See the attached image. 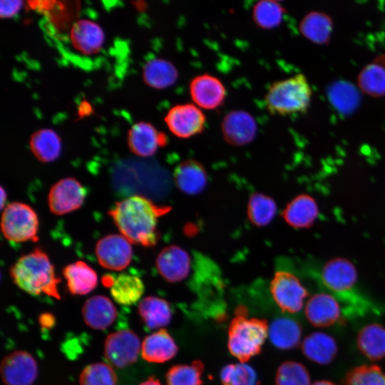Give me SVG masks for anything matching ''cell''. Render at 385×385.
<instances>
[{
	"label": "cell",
	"mask_w": 385,
	"mask_h": 385,
	"mask_svg": "<svg viewBox=\"0 0 385 385\" xmlns=\"http://www.w3.org/2000/svg\"><path fill=\"white\" fill-rule=\"evenodd\" d=\"M282 215L284 221L293 228H308L317 218L319 208L312 197L300 194L287 203Z\"/></svg>",
	"instance_id": "obj_20"
},
{
	"label": "cell",
	"mask_w": 385,
	"mask_h": 385,
	"mask_svg": "<svg viewBox=\"0 0 385 385\" xmlns=\"http://www.w3.org/2000/svg\"><path fill=\"white\" fill-rule=\"evenodd\" d=\"M314 279L323 289L351 310L363 312L368 305L357 288V273L354 265L345 258H334L319 270H314Z\"/></svg>",
	"instance_id": "obj_3"
},
{
	"label": "cell",
	"mask_w": 385,
	"mask_h": 385,
	"mask_svg": "<svg viewBox=\"0 0 385 385\" xmlns=\"http://www.w3.org/2000/svg\"><path fill=\"white\" fill-rule=\"evenodd\" d=\"M189 93L195 105L206 110H214L220 107L227 96L223 83L209 73L194 77L189 83Z\"/></svg>",
	"instance_id": "obj_13"
},
{
	"label": "cell",
	"mask_w": 385,
	"mask_h": 385,
	"mask_svg": "<svg viewBox=\"0 0 385 385\" xmlns=\"http://www.w3.org/2000/svg\"><path fill=\"white\" fill-rule=\"evenodd\" d=\"M138 313L144 324L150 329H163L172 319V308L165 299L148 296L140 299Z\"/></svg>",
	"instance_id": "obj_26"
},
{
	"label": "cell",
	"mask_w": 385,
	"mask_h": 385,
	"mask_svg": "<svg viewBox=\"0 0 385 385\" xmlns=\"http://www.w3.org/2000/svg\"><path fill=\"white\" fill-rule=\"evenodd\" d=\"M82 314L86 325L93 329L103 330L114 322L117 309L109 298L103 295H95L85 302Z\"/></svg>",
	"instance_id": "obj_22"
},
{
	"label": "cell",
	"mask_w": 385,
	"mask_h": 385,
	"mask_svg": "<svg viewBox=\"0 0 385 385\" xmlns=\"http://www.w3.org/2000/svg\"><path fill=\"white\" fill-rule=\"evenodd\" d=\"M327 93L331 103L344 114L352 112L359 103V93L357 89L346 81L333 83Z\"/></svg>",
	"instance_id": "obj_33"
},
{
	"label": "cell",
	"mask_w": 385,
	"mask_h": 385,
	"mask_svg": "<svg viewBox=\"0 0 385 385\" xmlns=\"http://www.w3.org/2000/svg\"><path fill=\"white\" fill-rule=\"evenodd\" d=\"M140 350L138 335L132 330L123 329L110 334L105 340L104 356L116 368H124L135 363Z\"/></svg>",
	"instance_id": "obj_9"
},
{
	"label": "cell",
	"mask_w": 385,
	"mask_h": 385,
	"mask_svg": "<svg viewBox=\"0 0 385 385\" xmlns=\"http://www.w3.org/2000/svg\"><path fill=\"white\" fill-rule=\"evenodd\" d=\"M302 351L308 359L325 365L336 356L337 346L332 337L324 332H315L303 339Z\"/></svg>",
	"instance_id": "obj_24"
},
{
	"label": "cell",
	"mask_w": 385,
	"mask_h": 385,
	"mask_svg": "<svg viewBox=\"0 0 385 385\" xmlns=\"http://www.w3.org/2000/svg\"><path fill=\"white\" fill-rule=\"evenodd\" d=\"M277 204L270 196L255 192L250 196L247 215L250 222L257 227H265L270 224L277 213Z\"/></svg>",
	"instance_id": "obj_32"
},
{
	"label": "cell",
	"mask_w": 385,
	"mask_h": 385,
	"mask_svg": "<svg viewBox=\"0 0 385 385\" xmlns=\"http://www.w3.org/2000/svg\"><path fill=\"white\" fill-rule=\"evenodd\" d=\"M70 41L76 50L86 55L98 52L105 41L101 27L88 19L76 21L70 30Z\"/></svg>",
	"instance_id": "obj_18"
},
{
	"label": "cell",
	"mask_w": 385,
	"mask_h": 385,
	"mask_svg": "<svg viewBox=\"0 0 385 385\" xmlns=\"http://www.w3.org/2000/svg\"><path fill=\"white\" fill-rule=\"evenodd\" d=\"M284 14L285 9L275 1H260L252 8L253 21L262 29H270L278 26Z\"/></svg>",
	"instance_id": "obj_36"
},
{
	"label": "cell",
	"mask_w": 385,
	"mask_h": 385,
	"mask_svg": "<svg viewBox=\"0 0 385 385\" xmlns=\"http://www.w3.org/2000/svg\"><path fill=\"white\" fill-rule=\"evenodd\" d=\"M169 130L180 138H189L202 133L206 117L202 109L194 103H183L173 106L165 116Z\"/></svg>",
	"instance_id": "obj_8"
},
{
	"label": "cell",
	"mask_w": 385,
	"mask_h": 385,
	"mask_svg": "<svg viewBox=\"0 0 385 385\" xmlns=\"http://www.w3.org/2000/svg\"><path fill=\"white\" fill-rule=\"evenodd\" d=\"M307 320L314 327H327L342 321L341 302L332 294L322 291L310 297L304 306Z\"/></svg>",
	"instance_id": "obj_14"
},
{
	"label": "cell",
	"mask_w": 385,
	"mask_h": 385,
	"mask_svg": "<svg viewBox=\"0 0 385 385\" xmlns=\"http://www.w3.org/2000/svg\"><path fill=\"white\" fill-rule=\"evenodd\" d=\"M222 385H258L255 370L246 363L230 364L222 367L220 373Z\"/></svg>",
	"instance_id": "obj_37"
},
{
	"label": "cell",
	"mask_w": 385,
	"mask_h": 385,
	"mask_svg": "<svg viewBox=\"0 0 385 385\" xmlns=\"http://www.w3.org/2000/svg\"><path fill=\"white\" fill-rule=\"evenodd\" d=\"M312 97L311 86L302 73L272 83L265 95L267 111L273 115L304 113Z\"/></svg>",
	"instance_id": "obj_4"
},
{
	"label": "cell",
	"mask_w": 385,
	"mask_h": 385,
	"mask_svg": "<svg viewBox=\"0 0 385 385\" xmlns=\"http://www.w3.org/2000/svg\"><path fill=\"white\" fill-rule=\"evenodd\" d=\"M178 347L173 337L164 329H160L143 341L141 355L143 359L151 363H163L173 359Z\"/></svg>",
	"instance_id": "obj_21"
},
{
	"label": "cell",
	"mask_w": 385,
	"mask_h": 385,
	"mask_svg": "<svg viewBox=\"0 0 385 385\" xmlns=\"http://www.w3.org/2000/svg\"><path fill=\"white\" fill-rule=\"evenodd\" d=\"M0 373L6 385H32L38 376V366L29 353L15 351L3 359Z\"/></svg>",
	"instance_id": "obj_12"
},
{
	"label": "cell",
	"mask_w": 385,
	"mask_h": 385,
	"mask_svg": "<svg viewBox=\"0 0 385 385\" xmlns=\"http://www.w3.org/2000/svg\"><path fill=\"white\" fill-rule=\"evenodd\" d=\"M63 275L72 294H87L98 284L97 273L83 261L79 260L66 265L63 270Z\"/></svg>",
	"instance_id": "obj_23"
},
{
	"label": "cell",
	"mask_w": 385,
	"mask_h": 385,
	"mask_svg": "<svg viewBox=\"0 0 385 385\" xmlns=\"http://www.w3.org/2000/svg\"><path fill=\"white\" fill-rule=\"evenodd\" d=\"M21 1H1L0 16L1 18H10L16 15L21 9Z\"/></svg>",
	"instance_id": "obj_41"
},
{
	"label": "cell",
	"mask_w": 385,
	"mask_h": 385,
	"mask_svg": "<svg viewBox=\"0 0 385 385\" xmlns=\"http://www.w3.org/2000/svg\"><path fill=\"white\" fill-rule=\"evenodd\" d=\"M1 231L9 240L15 242L37 241L38 219L34 210L24 202L8 204L3 210Z\"/></svg>",
	"instance_id": "obj_6"
},
{
	"label": "cell",
	"mask_w": 385,
	"mask_h": 385,
	"mask_svg": "<svg viewBox=\"0 0 385 385\" xmlns=\"http://www.w3.org/2000/svg\"><path fill=\"white\" fill-rule=\"evenodd\" d=\"M95 252L99 264L113 271L126 268L133 257L131 243L118 234H110L101 238L96 243Z\"/></svg>",
	"instance_id": "obj_11"
},
{
	"label": "cell",
	"mask_w": 385,
	"mask_h": 385,
	"mask_svg": "<svg viewBox=\"0 0 385 385\" xmlns=\"http://www.w3.org/2000/svg\"><path fill=\"white\" fill-rule=\"evenodd\" d=\"M29 147L33 155L40 162L50 163L60 156L61 140L52 129L42 128L31 135Z\"/></svg>",
	"instance_id": "obj_28"
},
{
	"label": "cell",
	"mask_w": 385,
	"mask_h": 385,
	"mask_svg": "<svg viewBox=\"0 0 385 385\" xmlns=\"http://www.w3.org/2000/svg\"><path fill=\"white\" fill-rule=\"evenodd\" d=\"M39 322L41 327L44 328H51L55 323L53 316L50 313H43L39 317Z\"/></svg>",
	"instance_id": "obj_42"
},
{
	"label": "cell",
	"mask_w": 385,
	"mask_h": 385,
	"mask_svg": "<svg viewBox=\"0 0 385 385\" xmlns=\"http://www.w3.org/2000/svg\"><path fill=\"white\" fill-rule=\"evenodd\" d=\"M155 266L158 273L166 281L178 282L188 276L191 259L188 252L181 247L169 245L158 255Z\"/></svg>",
	"instance_id": "obj_15"
},
{
	"label": "cell",
	"mask_w": 385,
	"mask_h": 385,
	"mask_svg": "<svg viewBox=\"0 0 385 385\" xmlns=\"http://www.w3.org/2000/svg\"><path fill=\"white\" fill-rule=\"evenodd\" d=\"M346 385H385V373L376 365H361L349 371Z\"/></svg>",
	"instance_id": "obj_40"
},
{
	"label": "cell",
	"mask_w": 385,
	"mask_h": 385,
	"mask_svg": "<svg viewBox=\"0 0 385 385\" xmlns=\"http://www.w3.org/2000/svg\"><path fill=\"white\" fill-rule=\"evenodd\" d=\"M111 294L115 302L122 305H131L140 300L145 287L138 276L121 273L114 279L110 287Z\"/></svg>",
	"instance_id": "obj_31"
},
{
	"label": "cell",
	"mask_w": 385,
	"mask_h": 385,
	"mask_svg": "<svg viewBox=\"0 0 385 385\" xmlns=\"http://www.w3.org/2000/svg\"><path fill=\"white\" fill-rule=\"evenodd\" d=\"M117 376L113 368L103 362L86 366L80 374V385H117Z\"/></svg>",
	"instance_id": "obj_39"
},
{
	"label": "cell",
	"mask_w": 385,
	"mask_h": 385,
	"mask_svg": "<svg viewBox=\"0 0 385 385\" xmlns=\"http://www.w3.org/2000/svg\"><path fill=\"white\" fill-rule=\"evenodd\" d=\"M356 343L359 351L372 361L385 356V328L376 323L364 326L359 332Z\"/></svg>",
	"instance_id": "obj_30"
},
{
	"label": "cell",
	"mask_w": 385,
	"mask_h": 385,
	"mask_svg": "<svg viewBox=\"0 0 385 385\" xmlns=\"http://www.w3.org/2000/svg\"><path fill=\"white\" fill-rule=\"evenodd\" d=\"M86 190L74 178H65L56 182L50 189L48 204L51 212L62 215L79 209L83 204Z\"/></svg>",
	"instance_id": "obj_10"
},
{
	"label": "cell",
	"mask_w": 385,
	"mask_h": 385,
	"mask_svg": "<svg viewBox=\"0 0 385 385\" xmlns=\"http://www.w3.org/2000/svg\"><path fill=\"white\" fill-rule=\"evenodd\" d=\"M276 385H312L309 371L297 361H284L278 367L275 375Z\"/></svg>",
	"instance_id": "obj_38"
},
{
	"label": "cell",
	"mask_w": 385,
	"mask_h": 385,
	"mask_svg": "<svg viewBox=\"0 0 385 385\" xmlns=\"http://www.w3.org/2000/svg\"><path fill=\"white\" fill-rule=\"evenodd\" d=\"M139 385H162L158 379L153 376L148 378L145 381L140 384Z\"/></svg>",
	"instance_id": "obj_43"
},
{
	"label": "cell",
	"mask_w": 385,
	"mask_h": 385,
	"mask_svg": "<svg viewBox=\"0 0 385 385\" xmlns=\"http://www.w3.org/2000/svg\"><path fill=\"white\" fill-rule=\"evenodd\" d=\"M221 128L226 142L241 146L253 140L257 134V125L249 113L236 110L227 113L222 120Z\"/></svg>",
	"instance_id": "obj_16"
},
{
	"label": "cell",
	"mask_w": 385,
	"mask_h": 385,
	"mask_svg": "<svg viewBox=\"0 0 385 385\" xmlns=\"http://www.w3.org/2000/svg\"><path fill=\"white\" fill-rule=\"evenodd\" d=\"M9 273L15 284L29 294L61 298L58 289L61 279L56 276L52 262L41 248L19 258Z\"/></svg>",
	"instance_id": "obj_2"
},
{
	"label": "cell",
	"mask_w": 385,
	"mask_h": 385,
	"mask_svg": "<svg viewBox=\"0 0 385 385\" xmlns=\"http://www.w3.org/2000/svg\"><path fill=\"white\" fill-rule=\"evenodd\" d=\"M270 289L274 302L283 312L296 314L304 308L309 294L307 289L291 270L282 268L276 271Z\"/></svg>",
	"instance_id": "obj_7"
},
{
	"label": "cell",
	"mask_w": 385,
	"mask_h": 385,
	"mask_svg": "<svg viewBox=\"0 0 385 385\" xmlns=\"http://www.w3.org/2000/svg\"><path fill=\"white\" fill-rule=\"evenodd\" d=\"M167 143L165 135L158 132L150 123L133 124L128 133V145L132 153L144 158L153 156Z\"/></svg>",
	"instance_id": "obj_17"
},
{
	"label": "cell",
	"mask_w": 385,
	"mask_h": 385,
	"mask_svg": "<svg viewBox=\"0 0 385 385\" xmlns=\"http://www.w3.org/2000/svg\"><path fill=\"white\" fill-rule=\"evenodd\" d=\"M178 77L176 67L164 58H152L147 61L143 68L144 82L156 89H163L173 86Z\"/></svg>",
	"instance_id": "obj_27"
},
{
	"label": "cell",
	"mask_w": 385,
	"mask_h": 385,
	"mask_svg": "<svg viewBox=\"0 0 385 385\" xmlns=\"http://www.w3.org/2000/svg\"><path fill=\"white\" fill-rule=\"evenodd\" d=\"M267 320L249 317L245 307L236 309L228 327L227 347L240 362L246 363L260 353L268 337Z\"/></svg>",
	"instance_id": "obj_5"
},
{
	"label": "cell",
	"mask_w": 385,
	"mask_h": 385,
	"mask_svg": "<svg viewBox=\"0 0 385 385\" xmlns=\"http://www.w3.org/2000/svg\"><path fill=\"white\" fill-rule=\"evenodd\" d=\"M299 29L301 34L310 41L324 45L330 41L333 21L325 13L311 11L303 17Z\"/></svg>",
	"instance_id": "obj_29"
},
{
	"label": "cell",
	"mask_w": 385,
	"mask_h": 385,
	"mask_svg": "<svg viewBox=\"0 0 385 385\" xmlns=\"http://www.w3.org/2000/svg\"><path fill=\"white\" fill-rule=\"evenodd\" d=\"M302 334L300 324L289 317H277L269 325V339L275 347L280 349L296 347L301 341Z\"/></svg>",
	"instance_id": "obj_25"
},
{
	"label": "cell",
	"mask_w": 385,
	"mask_h": 385,
	"mask_svg": "<svg viewBox=\"0 0 385 385\" xmlns=\"http://www.w3.org/2000/svg\"><path fill=\"white\" fill-rule=\"evenodd\" d=\"M1 207L3 208L4 206L5 205V202L6 201V191L4 190V188L1 187Z\"/></svg>",
	"instance_id": "obj_44"
},
{
	"label": "cell",
	"mask_w": 385,
	"mask_h": 385,
	"mask_svg": "<svg viewBox=\"0 0 385 385\" xmlns=\"http://www.w3.org/2000/svg\"><path fill=\"white\" fill-rule=\"evenodd\" d=\"M312 385H336V384L329 381L321 380V381H317L314 382Z\"/></svg>",
	"instance_id": "obj_45"
},
{
	"label": "cell",
	"mask_w": 385,
	"mask_h": 385,
	"mask_svg": "<svg viewBox=\"0 0 385 385\" xmlns=\"http://www.w3.org/2000/svg\"><path fill=\"white\" fill-rule=\"evenodd\" d=\"M170 210V207L157 205L143 196L133 195L117 202L108 214L130 243L150 247L159 240L158 218Z\"/></svg>",
	"instance_id": "obj_1"
},
{
	"label": "cell",
	"mask_w": 385,
	"mask_h": 385,
	"mask_svg": "<svg viewBox=\"0 0 385 385\" xmlns=\"http://www.w3.org/2000/svg\"><path fill=\"white\" fill-rule=\"evenodd\" d=\"M360 90L372 97L385 96V68L378 63L366 65L359 73Z\"/></svg>",
	"instance_id": "obj_34"
},
{
	"label": "cell",
	"mask_w": 385,
	"mask_h": 385,
	"mask_svg": "<svg viewBox=\"0 0 385 385\" xmlns=\"http://www.w3.org/2000/svg\"><path fill=\"white\" fill-rule=\"evenodd\" d=\"M203 371L204 364L200 360L175 365L166 373L167 385H202Z\"/></svg>",
	"instance_id": "obj_35"
},
{
	"label": "cell",
	"mask_w": 385,
	"mask_h": 385,
	"mask_svg": "<svg viewBox=\"0 0 385 385\" xmlns=\"http://www.w3.org/2000/svg\"><path fill=\"white\" fill-rule=\"evenodd\" d=\"M174 181L183 193L197 195L203 191L207 183V174L197 160L189 159L181 162L174 170Z\"/></svg>",
	"instance_id": "obj_19"
}]
</instances>
